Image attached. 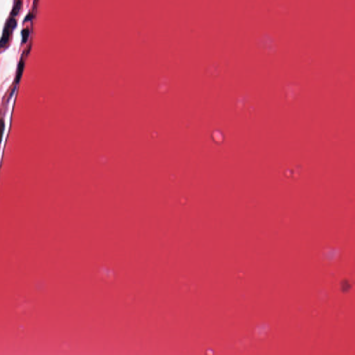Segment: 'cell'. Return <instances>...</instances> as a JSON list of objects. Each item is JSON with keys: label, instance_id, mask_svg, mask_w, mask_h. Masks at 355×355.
<instances>
[{"label": "cell", "instance_id": "6da1fadb", "mask_svg": "<svg viewBox=\"0 0 355 355\" xmlns=\"http://www.w3.org/2000/svg\"><path fill=\"white\" fill-rule=\"evenodd\" d=\"M16 26V21L13 17L10 18L9 20L7 22V24L3 32V35H2V39L0 40V48L4 47L6 45L9 41L10 37H11V33L13 29H14L15 27Z\"/></svg>", "mask_w": 355, "mask_h": 355}, {"label": "cell", "instance_id": "7a4b0ae2", "mask_svg": "<svg viewBox=\"0 0 355 355\" xmlns=\"http://www.w3.org/2000/svg\"><path fill=\"white\" fill-rule=\"evenodd\" d=\"M24 62L22 60H21L20 62L19 63L18 68H17V75H16L17 83H18V82L20 81L22 73H23V71H24Z\"/></svg>", "mask_w": 355, "mask_h": 355}, {"label": "cell", "instance_id": "3957f363", "mask_svg": "<svg viewBox=\"0 0 355 355\" xmlns=\"http://www.w3.org/2000/svg\"><path fill=\"white\" fill-rule=\"evenodd\" d=\"M22 0H17L16 4H15L14 7H13V11H12V13H11L12 17H14L15 16H16L19 13V11H20V10L22 9Z\"/></svg>", "mask_w": 355, "mask_h": 355}, {"label": "cell", "instance_id": "277c9868", "mask_svg": "<svg viewBox=\"0 0 355 355\" xmlns=\"http://www.w3.org/2000/svg\"><path fill=\"white\" fill-rule=\"evenodd\" d=\"M22 43L25 44L27 41H28V38L29 36V30L28 28L24 29L22 31Z\"/></svg>", "mask_w": 355, "mask_h": 355}, {"label": "cell", "instance_id": "5b68a950", "mask_svg": "<svg viewBox=\"0 0 355 355\" xmlns=\"http://www.w3.org/2000/svg\"><path fill=\"white\" fill-rule=\"evenodd\" d=\"M4 128H5V126H4V121L1 120H0V143H1L2 137H3Z\"/></svg>", "mask_w": 355, "mask_h": 355}]
</instances>
